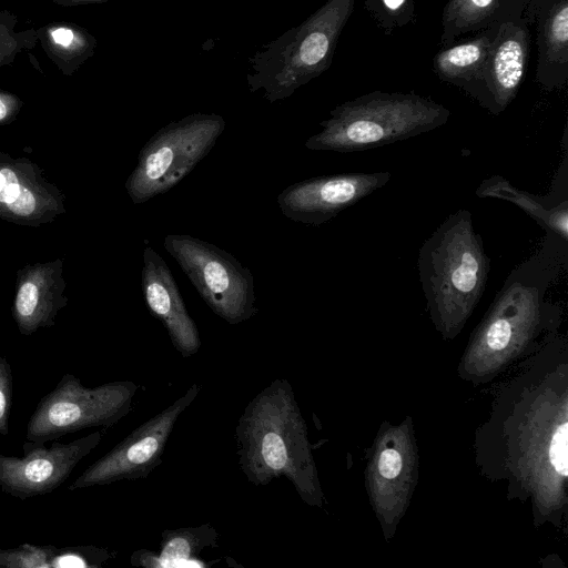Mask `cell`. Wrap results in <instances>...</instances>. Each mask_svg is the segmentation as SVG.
Listing matches in <instances>:
<instances>
[{"mask_svg":"<svg viewBox=\"0 0 568 568\" xmlns=\"http://www.w3.org/2000/svg\"><path fill=\"white\" fill-rule=\"evenodd\" d=\"M234 437L239 466L251 484L284 477L304 501L316 500L305 423L288 381L274 379L248 402Z\"/></svg>","mask_w":568,"mask_h":568,"instance_id":"1","label":"cell"},{"mask_svg":"<svg viewBox=\"0 0 568 568\" xmlns=\"http://www.w3.org/2000/svg\"><path fill=\"white\" fill-rule=\"evenodd\" d=\"M449 115L429 98L377 90L336 105L305 148L339 153L375 149L437 129Z\"/></svg>","mask_w":568,"mask_h":568,"instance_id":"2","label":"cell"},{"mask_svg":"<svg viewBox=\"0 0 568 568\" xmlns=\"http://www.w3.org/2000/svg\"><path fill=\"white\" fill-rule=\"evenodd\" d=\"M417 267L422 290L435 316L443 322H456L470 313L485 291L490 258L468 210L452 213L424 241Z\"/></svg>","mask_w":568,"mask_h":568,"instance_id":"3","label":"cell"},{"mask_svg":"<svg viewBox=\"0 0 568 568\" xmlns=\"http://www.w3.org/2000/svg\"><path fill=\"white\" fill-rule=\"evenodd\" d=\"M356 0H327L301 24L264 44L248 60L252 93L268 102L290 98L332 64L334 52Z\"/></svg>","mask_w":568,"mask_h":568,"instance_id":"4","label":"cell"},{"mask_svg":"<svg viewBox=\"0 0 568 568\" xmlns=\"http://www.w3.org/2000/svg\"><path fill=\"white\" fill-rule=\"evenodd\" d=\"M226 126L216 113H192L159 129L142 146L125 190L134 204L169 192L210 153Z\"/></svg>","mask_w":568,"mask_h":568,"instance_id":"5","label":"cell"},{"mask_svg":"<svg viewBox=\"0 0 568 568\" xmlns=\"http://www.w3.org/2000/svg\"><path fill=\"white\" fill-rule=\"evenodd\" d=\"M136 392L138 385L132 381L89 388L65 373L38 403L27 423L26 438L45 444L85 428L111 427L131 410Z\"/></svg>","mask_w":568,"mask_h":568,"instance_id":"6","label":"cell"},{"mask_svg":"<svg viewBox=\"0 0 568 568\" xmlns=\"http://www.w3.org/2000/svg\"><path fill=\"white\" fill-rule=\"evenodd\" d=\"M163 246L215 315L236 325L257 313L253 274L231 253L187 234H169Z\"/></svg>","mask_w":568,"mask_h":568,"instance_id":"7","label":"cell"},{"mask_svg":"<svg viewBox=\"0 0 568 568\" xmlns=\"http://www.w3.org/2000/svg\"><path fill=\"white\" fill-rule=\"evenodd\" d=\"M200 389L197 384L191 385L182 396L139 425L90 465L68 489L73 491L121 480L146 478L162 463L168 439L178 419L194 402Z\"/></svg>","mask_w":568,"mask_h":568,"instance_id":"8","label":"cell"},{"mask_svg":"<svg viewBox=\"0 0 568 568\" xmlns=\"http://www.w3.org/2000/svg\"><path fill=\"white\" fill-rule=\"evenodd\" d=\"M104 430H97L70 443L24 442L23 456L0 454V489L18 499L50 494L62 485L74 467L101 442Z\"/></svg>","mask_w":568,"mask_h":568,"instance_id":"9","label":"cell"},{"mask_svg":"<svg viewBox=\"0 0 568 568\" xmlns=\"http://www.w3.org/2000/svg\"><path fill=\"white\" fill-rule=\"evenodd\" d=\"M390 176V172L381 171L312 178L284 189L277 204L288 220L320 226L385 186Z\"/></svg>","mask_w":568,"mask_h":568,"instance_id":"10","label":"cell"},{"mask_svg":"<svg viewBox=\"0 0 568 568\" xmlns=\"http://www.w3.org/2000/svg\"><path fill=\"white\" fill-rule=\"evenodd\" d=\"M65 196L37 163L0 151V219L40 226L65 212Z\"/></svg>","mask_w":568,"mask_h":568,"instance_id":"11","label":"cell"},{"mask_svg":"<svg viewBox=\"0 0 568 568\" xmlns=\"http://www.w3.org/2000/svg\"><path fill=\"white\" fill-rule=\"evenodd\" d=\"M141 286L149 312L164 326L173 347L183 357L195 355L202 345L197 326L170 267L150 245L143 251Z\"/></svg>","mask_w":568,"mask_h":568,"instance_id":"12","label":"cell"},{"mask_svg":"<svg viewBox=\"0 0 568 568\" xmlns=\"http://www.w3.org/2000/svg\"><path fill=\"white\" fill-rule=\"evenodd\" d=\"M529 31L523 19L496 27L484 68V108L501 113L516 98L525 77Z\"/></svg>","mask_w":568,"mask_h":568,"instance_id":"13","label":"cell"},{"mask_svg":"<svg viewBox=\"0 0 568 568\" xmlns=\"http://www.w3.org/2000/svg\"><path fill=\"white\" fill-rule=\"evenodd\" d=\"M63 258L33 263L17 271L12 317L22 335L54 326L67 306Z\"/></svg>","mask_w":568,"mask_h":568,"instance_id":"14","label":"cell"},{"mask_svg":"<svg viewBox=\"0 0 568 568\" xmlns=\"http://www.w3.org/2000/svg\"><path fill=\"white\" fill-rule=\"evenodd\" d=\"M567 175V154H565L562 163L552 180L551 192L545 196L523 191L497 174L483 180L475 193L479 197L504 200L517 205L546 232L552 233L568 242Z\"/></svg>","mask_w":568,"mask_h":568,"instance_id":"15","label":"cell"},{"mask_svg":"<svg viewBox=\"0 0 568 568\" xmlns=\"http://www.w3.org/2000/svg\"><path fill=\"white\" fill-rule=\"evenodd\" d=\"M496 28H489L476 38L447 45L433 59L435 74L444 82L454 84L484 106V68Z\"/></svg>","mask_w":568,"mask_h":568,"instance_id":"16","label":"cell"},{"mask_svg":"<svg viewBox=\"0 0 568 568\" xmlns=\"http://www.w3.org/2000/svg\"><path fill=\"white\" fill-rule=\"evenodd\" d=\"M219 532L210 524L195 527L165 529L161 534L160 551L140 549L130 557V564L146 568L206 567L197 556L217 546Z\"/></svg>","mask_w":568,"mask_h":568,"instance_id":"17","label":"cell"},{"mask_svg":"<svg viewBox=\"0 0 568 568\" xmlns=\"http://www.w3.org/2000/svg\"><path fill=\"white\" fill-rule=\"evenodd\" d=\"M567 68L568 0H556L540 17L536 80L549 90L561 87Z\"/></svg>","mask_w":568,"mask_h":568,"instance_id":"18","label":"cell"},{"mask_svg":"<svg viewBox=\"0 0 568 568\" xmlns=\"http://www.w3.org/2000/svg\"><path fill=\"white\" fill-rule=\"evenodd\" d=\"M499 9V0H448L442 14L440 44H453L468 32L488 27Z\"/></svg>","mask_w":568,"mask_h":568,"instance_id":"19","label":"cell"},{"mask_svg":"<svg viewBox=\"0 0 568 568\" xmlns=\"http://www.w3.org/2000/svg\"><path fill=\"white\" fill-rule=\"evenodd\" d=\"M364 7L387 36L416 19L415 0H365Z\"/></svg>","mask_w":568,"mask_h":568,"instance_id":"20","label":"cell"},{"mask_svg":"<svg viewBox=\"0 0 568 568\" xmlns=\"http://www.w3.org/2000/svg\"><path fill=\"white\" fill-rule=\"evenodd\" d=\"M53 546L23 544L13 549H0V567L7 568H50L57 552Z\"/></svg>","mask_w":568,"mask_h":568,"instance_id":"21","label":"cell"},{"mask_svg":"<svg viewBox=\"0 0 568 568\" xmlns=\"http://www.w3.org/2000/svg\"><path fill=\"white\" fill-rule=\"evenodd\" d=\"M112 558L113 554L108 549L94 546L58 548L52 558L51 567L100 568Z\"/></svg>","mask_w":568,"mask_h":568,"instance_id":"22","label":"cell"},{"mask_svg":"<svg viewBox=\"0 0 568 568\" xmlns=\"http://www.w3.org/2000/svg\"><path fill=\"white\" fill-rule=\"evenodd\" d=\"M12 390L11 366L4 356H0V436L9 435Z\"/></svg>","mask_w":568,"mask_h":568,"instance_id":"23","label":"cell"},{"mask_svg":"<svg viewBox=\"0 0 568 568\" xmlns=\"http://www.w3.org/2000/svg\"><path fill=\"white\" fill-rule=\"evenodd\" d=\"M568 424L562 423L554 433L549 447L550 464L556 473L567 477L568 473Z\"/></svg>","mask_w":568,"mask_h":568,"instance_id":"24","label":"cell"},{"mask_svg":"<svg viewBox=\"0 0 568 568\" xmlns=\"http://www.w3.org/2000/svg\"><path fill=\"white\" fill-rule=\"evenodd\" d=\"M485 339L491 349H504L511 339L510 326L505 320L490 316L485 331Z\"/></svg>","mask_w":568,"mask_h":568,"instance_id":"25","label":"cell"},{"mask_svg":"<svg viewBox=\"0 0 568 568\" xmlns=\"http://www.w3.org/2000/svg\"><path fill=\"white\" fill-rule=\"evenodd\" d=\"M402 468V458L395 449H385L379 457L378 469L383 477L395 478Z\"/></svg>","mask_w":568,"mask_h":568,"instance_id":"26","label":"cell"},{"mask_svg":"<svg viewBox=\"0 0 568 568\" xmlns=\"http://www.w3.org/2000/svg\"><path fill=\"white\" fill-rule=\"evenodd\" d=\"M20 102L10 94L0 93V124L10 122L19 111Z\"/></svg>","mask_w":568,"mask_h":568,"instance_id":"27","label":"cell"},{"mask_svg":"<svg viewBox=\"0 0 568 568\" xmlns=\"http://www.w3.org/2000/svg\"><path fill=\"white\" fill-rule=\"evenodd\" d=\"M51 38L57 44L69 47L73 42L74 33L71 29L61 27L51 32Z\"/></svg>","mask_w":568,"mask_h":568,"instance_id":"28","label":"cell"},{"mask_svg":"<svg viewBox=\"0 0 568 568\" xmlns=\"http://www.w3.org/2000/svg\"><path fill=\"white\" fill-rule=\"evenodd\" d=\"M77 1H103V0H77Z\"/></svg>","mask_w":568,"mask_h":568,"instance_id":"29","label":"cell"}]
</instances>
